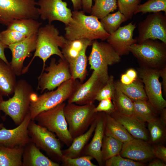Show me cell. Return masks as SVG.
<instances>
[{"mask_svg":"<svg viewBox=\"0 0 166 166\" xmlns=\"http://www.w3.org/2000/svg\"><path fill=\"white\" fill-rule=\"evenodd\" d=\"M160 76L162 78V80L161 83L162 89L164 95L166 94V66H165L160 69Z\"/></svg>","mask_w":166,"mask_h":166,"instance_id":"45","label":"cell"},{"mask_svg":"<svg viewBox=\"0 0 166 166\" xmlns=\"http://www.w3.org/2000/svg\"><path fill=\"white\" fill-rule=\"evenodd\" d=\"M29 112L22 121L16 128L7 129L3 127L0 129V144L13 148L24 147L31 142L29 135L28 126L31 120Z\"/></svg>","mask_w":166,"mask_h":166,"instance_id":"16","label":"cell"},{"mask_svg":"<svg viewBox=\"0 0 166 166\" xmlns=\"http://www.w3.org/2000/svg\"><path fill=\"white\" fill-rule=\"evenodd\" d=\"M92 49L88 57L91 69L97 71L105 84L109 76L108 66L119 62L121 56L108 42L93 40Z\"/></svg>","mask_w":166,"mask_h":166,"instance_id":"7","label":"cell"},{"mask_svg":"<svg viewBox=\"0 0 166 166\" xmlns=\"http://www.w3.org/2000/svg\"><path fill=\"white\" fill-rule=\"evenodd\" d=\"M148 123L149 141L151 145L157 144L164 141L166 138V126L158 117Z\"/></svg>","mask_w":166,"mask_h":166,"instance_id":"34","label":"cell"},{"mask_svg":"<svg viewBox=\"0 0 166 166\" xmlns=\"http://www.w3.org/2000/svg\"><path fill=\"white\" fill-rule=\"evenodd\" d=\"M163 11L166 14V0H147L143 4H140L135 10L134 14L141 12L155 13Z\"/></svg>","mask_w":166,"mask_h":166,"instance_id":"37","label":"cell"},{"mask_svg":"<svg viewBox=\"0 0 166 166\" xmlns=\"http://www.w3.org/2000/svg\"><path fill=\"white\" fill-rule=\"evenodd\" d=\"M72 14V20L65 28L64 37L66 40L105 41L110 35L97 17L86 15L83 10H74Z\"/></svg>","mask_w":166,"mask_h":166,"instance_id":"1","label":"cell"},{"mask_svg":"<svg viewBox=\"0 0 166 166\" xmlns=\"http://www.w3.org/2000/svg\"><path fill=\"white\" fill-rule=\"evenodd\" d=\"M133 116L144 122H148L158 117L159 113L148 100L133 101Z\"/></svg>","mask_w":166,"mask_h":166,"instance_id":"29","label":"cell"},{"mask_svg":"<svg viewBox=\"0 0 166 166\" xmlns=\"http://www.w3.org/2000/svg\"><path fill=\"white\" fill-rule=\"evenodd\" d=\"M3 126V124L0 123V129L2 128Z\"/></svg>","mask_w":166,"mask_h":166,"instance_id":"54","label":"cell"},{"mask_svg":"<svg viewBox=\"0 0 166 166\" xmlns=\"http://www.w3.org/2000/svg\"><path fill=\"white\" fill-rule=\"evenodd\" d=\"M27 37L17 31L7 29L0 32V41L8 46L20 42Z\"/></svg>","mask_w":166,"mask_h":166,"instance_id":"38","label":"cell"},{"mask_svg":"<svg viewBox=\"0 0 166 166\" xmlns=\"http://www.w3.org/2000/svg\"><path fill=\"white\" fill-rule=\"evenodd\" d=\"M94 103L79 105L68 103L64 108V113L68 130L73 139L85 132L96 118L98 112L94 111Z\"/></svg>","mask_w":166,"mask_h":166,"instance_id":"5","label":"cell"},{"mask_svg":"<svg viewBox=\"0 0 166 166\" xmlns=\"http://www.w3.org/2000/svg\"><path fill=\"white\" fill-rule=\"evenodd\" d=\"M42 24L36 19H22L13 22L7 26V29L17 31L28 37L37 34Z\"/></svg>","mask_w":166,"mask_h":166,"instance_id":"31","label":"cell"},{"mask_svg":"<svg viewBox=\"0 0 166 166\" xmlns=\"http://www.w3.org/2000/svg\"><path fill=\"white\" fill-rule=\"evenodd\" d=\"M28 132L31 142L45 151L54 161L61 162L63 156L61 145L54 133L32 120L29 123Z\"/></svg>","mask_w":166,"mask_h":166,"instance_id":"10","label":"cell"},{"mask_svg":"<svg viewBox=\"0 0 166 166\" xmlns=\"http://www.w3.org/2000/svg\"><path fill=\"white\" fill-rule=\"evenodd\" d=\"M6 48H8V46L3 44L0 41V58L6 64H10V62H8L5 54V50Z\"/></svg>","mask_w":166,"mask_h":166,"instance_id":"47","label":"cell"},{"mask_svg":"<svg viewBox=\"0 0 166 166\" xmlns=\"http://www.w3.org/2000/svg\"><path fill=\"white\" fill-rule=\"evenodd\" d=\"M109 114L123 125L133 138L146 141L149 140V134L145 122L133 116L121 114L115 111Z\"/></svg>","mask_w":166,"mask_h":166,"instance_id":"21","label":"cell"},{"mask_svg":"<svg viewBox=\"0 0 166 166\" xmlns=\"http://www.w3.org/2000/svg\"><path fill=\"white\" fill-rule=\"evenodd\" d=\"M125 73L130 78L134 80H136L138 78L136 72L133 69H128Z\"/></svg>","mask_w":166,"mask_h":166,"instance_id":"50","label":"cell"},{"mask_svg":"<svg viewBox=\"0 0 166 166\" xmlns=\"http://www.w3.org/2000/svg\"><path fill=\"white\" fill-rule=\"evenodd\" d=\"M129 50L142 67L160 69L166 66V44L160 40L147 39Z\"/></svg>","mask_w":166,"mask_h":166,"instance_id":"4","label":"cell"},{"mask_svg":"<svg viewBox=\"0 0 166 166\" xmlns=\"http://www.w3.org/2000/svg\"><path fill=\"white\" fill-rule=\"evenodd\" d=\"M152 146L148 141L133 138L123 143L120 155L136 161H147L155 158Z\"/></svg>","mask_w":166,"mask_h":166,"instance_id":"19","label":"cell"},{"mask_svg":"<svg viewBox=\"0 0 166 166\" xmlns=\"http://www.w3.org/2000/svg\"><path fill=\"white\" fill-rule=\"evenodd\" d=\"M34 92L32 87L26 80H19L17 82L13 96L1 102V110L9 116L15 124L18 125L29 112L32 95Z\"/></svg>","mask_w":166,"mask_h":166,"instance_id":"3","label":"cell"},{"mask_svg":"<svg viewBox=\"0 0 166 166\" xmlns=\"http://www.w3.org/2000/svg\"><path fill=\"white\" fill-rule=\"evenodd\" d=\"M3 96L0 95V104L1 103V102H2V101H3ZM1 110H0V113H1Z\"/></svg>","mask_w":166,"mask_h":166,"instance_id":"53","label":"cell"},{"mask_svg":"<svg viewBox=\"0 0 166 166\" xmlns=\"http://www.w3.org/2000/svg\"><path fill=\"white\" fill-rule=\"evenodd\" d=\"M100 101L97 106L95 108V112H104L110 114L115 111V106L111 98L104 99Z\"/></svg>","mask_w":166,"mask_h":166,"instance_id":"43","label":"cell"},{"mask_svg":"<svg viewBox=\"0 0 166 166\" xmlns=\"http://www.w3.org/2000/svg\"><path fill=\"white\" fill-rule=\"evenodd\" d=\"M74 10H79L82 9L81 0H71Z\"/></svg>","mask_w":166,"mask_h":166,"instance_id":"51","label":"cell"},{"mask_svg":"<svg viewBox=\"0 0 166 166\" xmlns=\"http://www.w3.org/2000/svg\"><path fill=\"white\" fill-rule=\"evenodd\" d=\"M78 80L72 78L62 83L55 90L45 93L38 96L31 102L29 109L31 120L34 121L41 112L52 108L69 98Z\"/></svg>","mask_w":166,"mask_h":166,"instance_id":"6","label":"cell"},{"mask_svg":"<svg viewBox=\"0 0 166 166\" xmlns=\"http://www.w3.org/2000/svg\"><path fill=\"white\" fill-rule=\"evenodd\" d=\"M93 41L87 39L68 40L61 48V52L64 59L68 62H71L78 55L85 46L91 45Z\"/></svg>","mask_w":166,"mask_h":166,"instance_id":"28","label":"cell"},{"mask_svg":"<svg viewBox=\"0 0 166 166\" xmlns=\"http://www.w3.org/2000/svg\"><path fill=\"white\" fill-rule=\"evenodd\" d=\"M114 94L112 100L115 108V111L126 115L133 116V101L124 94L115 86Z\"/></svg>","mask_w":166,"mask_h":166,"instance_id":"32","label":"cell"},{"mask_svg":"<svg viewBox=\"0 0 166 166\" xmlns=\"http://www.w3.org/2000/svg\"><path fill=\"white\" fill-rule=\"evenodd\" d=\"M115 86L132 101L148 100L143 82L137 78L131 84L126 85L120 81H114Z\"/></svg>","mask_w":166,"mask_h":166,"instance_id":"27","label":"cell"},{"mask_svg":"<svg viewBox=\"0 0 166 166\" xmlns=\"http://www.w3.org/2000/svg\"><path fill=\"white\" fill-rule=\"evenodd\" d=\"M105 113L98 112L97 124L93 137L84 148L81 156L89 155L95 159L100 166L103 165L101 149L105 135Z\"/></svg>","mask_w":166,"mask_h":166,"instance_id":"20","label":"cell"},{"mask_svg":"<svg viewBox=\"0 0 166 166\" xmlns=\"http://www.w3.org/2000/svg\"><path fill=\"white\" fill-rule=\"evenodd\" d=\"M105 85L97 72L93 70L90 77L85 83H81L78 81L68 99V103L79 105L94 103L97 93Z\"/></svg>","mask_w":166,"mask_h":166,"instance_id":"14","label":"cell"},{"mask_svg":"<svg viewBox=\"0 0 166 166\" xmlns=\"http://www.w3.org/2000/svg\"><path fill=\"white\" fill-rule=\"evenodd\" d=\"M88 47H85L78 56L69 63L72 78L74 80L79 79L81 83L85 79L87 74V58L86 52Z\"/></svg>","mask_w":166,"mask_h":166,"instance_id":"30","label":"cell"},{"mask_svg":"<svg viewBox=\"0 0 166 166\" xmlns=\"http://www.w3.org/2000/svg\"><path fill=\"white\" fill-rule=\"evenodd\" d=\"M160 69L142 67L139 69V77L144 85L148 101L159 113L166 107L159 81Z\"/></svg>","mask_w":166,"mask_h":166,"instance_id":"12","label":"cell"},{"mask_svg":"<svg viewBox=\"0 0 166 166\" xmlns=\"http://www.w3.org/2000/svg\"><path fill=\"white\" fill-rule=\"evenodd\" d=\"M97 118V117L85 132L73 139L72 143L67 148L62 150L63 156L69 158L81 156L84 148L94 132Z\"/></svg>","mask_w":166,"mask_h":166,"instance_id":"24","label":"cell"},{"mask_svg":"<svg viewBox=\"0 0 166 166\" xmlns=\"http://www.w3.org/2000/svg\"><path fill=\"white\" fill-rule=\"evenodd\" d=\"M141 0H117V6L119 11L127 20L131 19Z\"/></svg>","mask_w":166,"mask_h":166,"instance_id":"39","label":"cell"},{"mask_svg":"<svg viewBox=\"0 0 166 166\" xmlns=\"http://www.w3.org/2000/svg\"><path fill=\"white\" fill-rule=\"evenodd\" d=\"M24 147L10 148L0 144V166H22Z\"/></svg>","mask_w":166,"mask_h":166,"instance_id":"26","label":"cell"},{"mask_svg":"<svg viewBox=\"0 0 166 166\" xmlns=\"http://www.w3.org/2000/svg\"><path fill=\"white\" fill-rule=\"evenodd\" d=\"M59 34L58 29L51 23L40 27L37 33L36 46L34 55L28 65L23 68L22 74L27 72L33 61L36 57L41 59L43 62L42 69L40 76L44 73L45 63L51 56L56 55L60 58L64 59L59 47L62 48L66 39Z\"/></svg>","mask_w":166,"mask_h":166,"instance_id":"2","label":"cell"},{"mask_svg":"<svg viewBox=\"0 0 166 166\" xmlns=\"http://www.w3.org/2000/svg\"><path fill=\"white\" fill-rule=\"evenodd\" d=\"M148 166H166V164L162 160L157 158L154 159L150 162Z\"/></svg>","mask_w":166,"mask_h":166,"instance_id":"49","label":"cell"},{"mask_svg":"<svg viewBox=\"0 0 166 166\" xmlns=\"http://www.w3.org/2000/svg\"><path fill=\"white\" fill-rule=\"evenodd\" d=\"M93 158L89 155H84L75 157L69 158L63 155L61 162L64 166H96L91 160Z\"/></svg>","mask_w":166,"mask_h":166,"instance_id":"40","label":"cell"},{"mask_svg":"<svg viewBox=\"0 0 166 166\" xmlns=\"http://www.w3.org/2000/svg\"><path fill=\"white\" fill-rule=\"evenodd\" d=\"M16 76L10 64L0 58V95L8 96L14 93L17 82Z\"/></svg>","mask_w":166,"mask_h":166,"instance_id":"23","label":"cell"},{"mask_svg":"<svg viewBox=\"0 0 166 166\" xmlns=\"http://www.w3.org/2000/svg\"><path fill=\"white\" fill-rule=\"evenodd\" d=\"M37 38V34H33L20 42L8 46L12 55L10 63L16 76L22 74L25 59L31 56V53L35 51Z\"/></svg>","mask_w":166,"mask_h":166,"instance_id":"17","label":"cell"},{"mask_svg":"<svg viewBox=\"0 0 166 166\" xmlns=\"http://www.w3.org/2000/svg\"><path fill=\"white\" fill-rule=\"evenodd\" d=\"M106 166H143L145 164L121 156L120 154L114 156L105 161Z\"/></svg>","mask_w":166,"mask_h":166,"instance_id":"42","label":"cell"},{"mask_svg":"<svg viewBox=\"0 0 166 166\" xmlns=\"http://www.w3.org/2000/svg\"><path fill=\"white\" fill-rule=\"evenodd\" d=\"M136 26L132 22L123 26H120L114 32L110 34L107 41L119 56L128 54L130 53L129 47L137 42L133 38V33Z\"/></svg>","mask_w":166,"mask_h":166,"instance_id":"18","label":"cell"},{"mask_svg":"<svg viewBox=\"0 0 166 166\" xmlns=\"http://www.w3.org/2000/svg\"><path fill=\"white\" fill-rule=\"evenodd\" d=\"M115 89L114 77L112 75L109 76L106 83L97 93L95 97V100L100 101L102 100L109 98L112 99L114 95Z\"/></svg>","mask_w":166,"mask_h":166,"instance_id":"41","label":"cell"},{"mask_svg":"<svg viewBox=\"0 0 166 166\" xmlns=\"http://www.w3.org/2000/svg\"><path fill=\"white\" fill-rule=\"evenodd\" d=\"M36 0H0V24L7 26L15 20L40 17Z\"/></svg>","mask_w":166,"mask_h":166,"instance_id":"9","label":"cell"},{"mask_svg":"<svg viewBox=\"0 0 166 166\" xmlns=\"http://www.w3.org/2000/svg\"><path fill=\"white\" fill-rule=\"evenodd\" d=\"M134 81L130 78L125 73L122 74L121 75L120 81L124 84L126 85L130 84Z\"/></svg>","mask_w":166,"mask_h":166,"instance_id":"48","label":"cell"},{"mask_svg":"<svg viewBox=\"0 0 166 166\" xmlns=\"http://www.w3.org/2000/svg\"><path fill=\"white\" fill-rule=\"evenodd\" d=\"M65 103L44 111L35 117V121L39 125L55 133L59 140L69 147L73 139L68 130V126L64 113Z\"/></svg>","mask_w":166,"mask_h":166,"instance_id":"8","label":"cell"},{"mask_svg":"<svg viewBox=\"0 0 166 166\" xmlns=\"http://www.w3.org/2000/svg\"><path fill=\"white\" fill-rule=\"evenodd\" d=\"M160 117L159 119L162 123L165 125H166V109H163L160 113Z\"/></svg>","mask_w":166,"mask_h":166,"instance_id":"52","label":"cell"},{"mask_svg":"<svg viewBox=\"0 0 166 166\" xmlns=\"http://www.w3.org/2000/svg\"><path fill=\"white\" fill-rule=\"evenodd\" d=\"M137 43L148 39H158L166 44V16L159 12L149 14L138 25Z\"/></svg>","mask_w":166,"mask_h":166,"instance_id":"13","label":"cell"},{"mask_svg":"<svg viewBox=\"0 0 166 166\" xmlns=\"http://www.w3.org/2000/svg\"><path fill=\"white\" fill-rule=\"evenodd\" d=\"M40 17L49 23L59 21L67 25L72 20V11L67 7V3L62 0H38Z\"/></svg>","mask_w":166,"mask_h":166,"instance_id":"15","label":"cell"},{"mask_svg":"<svg viewBox=\"0 0 166 166\" xmlns=\"http://www.w3.org/2000/svg\"><path fill=\"white\" fill-rule=\"evenodd\" d=\"M91 15L101 19L116 10L117 7V0H93Z\"/></svg>","mask_w":166,"mask_h":166,"instance_id":"35","label":"cell"},{"mask_svg":"<svg viewBox=\"0 0 166 166\" xmlns=\"http://www.w3.org/2000/svg\"><path fill=\"white\" fill-rule=\"evenodd\" d=\"M93 0H81L82 8L85 13H90L92 6Z\"/></svg>","mask_w":166,"mask_h":166,"instance_id":"46","label":"cell"},{"mask_svg":"<svg viewBox=\"0 0 166 166\" xmlns=\"http://www.w3.org/2000/svg\"><path fill=\"white\" fill-rule=\"evenodd\" d=\"M59 164L44 155L32 142L24 147L22 166H59Z\"/></svg>","mask_w":166,"mask_h":166,"instance_id":"22","label":"cell"},{"mask_svg":"<svg viewBox=\"0 0 166 166\" xmlns=\"http://www.w3.org/2000/svg\"><path fill=\"white\" fill-rule=\"evenodd\" d=\"M105 135L116 138L123 143L133 138L123 125L106 113L105 115Z\"/></svg>","mask_w":166,"mask_h":166,"instance_id":"25","label":"cell"},{"mask_svg":"<svg viewBox=\"0 0 166 166\" xmlns=\"http://www.w3.org/2000/svg\"><path fill=\"white\" fill-rule=\"evenodd\" d=\"M152 152L155 157L166 164V148L162 145H152Z\"/></svg>","mask_w":166,"mask_h":166,"instance_id":"44","label":"cell"},{"mask_svg":"<svg viewBox=\"0 0 166 166\" xmlns=\"http://www.w3.org/2000/svg\"><path fill=\"white\" fill-rule=\"evenodd\" d=\"M123 143L112 137L104 135L101 149L103 162L110 158L120 154Z\"/></svg>","mask_w":166,"mask_h":166,"instance_id":"33","label":"cell"},{"mask_svg":"<svg viewBox=\"0 0 166 166\" xmlns=\"http://www.w3.org/2000/svg\"><path fill=\"white\" fill-rule=\"evenodd\" d=\"M127 19L119 10L109 14L101 19L100 22L105 30L110 34L116 31L121 25Z\"/></svg>","mask_w":166,"mask_h":166,"instance_id":"36","label":"cell"},{"mask_svg":"<svg viewBox=\"0 0 166 166\" xmlns=\"http://www.w3.org/2000/svg\"><path fill=\"white\" fill-rule=\"evenodd\" d=\"M45 70L47 72L38 78L37 89L41 90V93L46 89L53 90L72 78L69 64L65 59L60 58L57 63L55 58H52L49 65Z\"/></svg>","mask_w":166,"mask_h":166,"instance_id":"11","label":"cell"}]
</instances>
